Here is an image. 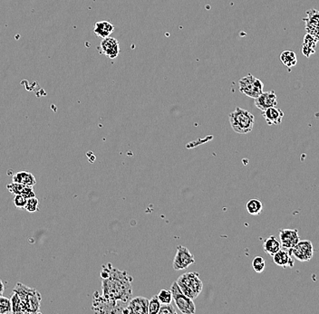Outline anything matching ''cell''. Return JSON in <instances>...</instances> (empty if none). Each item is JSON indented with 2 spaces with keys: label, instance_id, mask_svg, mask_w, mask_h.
I'll return each mask as SVG.
<instances>
[{
  "label": "cell",
  "instance_id": "1",
  "mask_svg": "<svg viewBox=\"0 0 319 314\" xmlns=\"http://www.w3.org/2000/svg\"><path fill=\"white\" fill-rule=\"evenodd\" d=\"M101 277L103 297L111 302L128 306L133 294V278L127 272L120 271L108 263L103 265Z\"/></svg>",
  "mask_w": 319,
  "mask_h": 314
},
{
  "label": "cell",
  "instance_id": "2",
  "mask_svg": "<svg viewBox=\"0 0 319 314\" xmlns=\"http://www.w3.org/2000/svg\"><path fill=\"white\" fill-rule=\"evenodd\" d=\"M21 299L26 314H39L41 295L36 289L27 287L26 285L18 283L13 290Z\"/></svg>",
  "mask_w": 319,
  "mask_h": 314
},
{
  "label": "cell",
  "instance_id": "3",
  "mask_svg": "<svg viewBox=\"0 0 319 314\" xmlns=\"http://www.w3.org/2000/svg\"><path fill=\"white\" fill-rule=\"evenodd\" d=\"M229 119L232 129L239 134L249 133L255 124L254 115L247 110L239 107L230 114Z\"/></svg>",
  "mask_w": 319,
  "mask_h": 314
},
{
  "label": "cell",
  "instance_id": "4",
  "mask_svg": "<svg viewBox=\"0 0 319 314\" xmlns=\"http://www.w3.org/2000/svg\"><path fill=\"white\" fill-rule=\"evenodd\" d=\"M176 282L181 292L193 301L198 298L203 289V283L200 278V274L196 272L183 273Z\"/></svg>",
  "mask_w": 319,
  "mask_h": 314
},
{
  "label": "cell",
  "instance_id": "5",
  "mask_svg": "<svg viewBox=\"0 0 319 314\" xmlns=\"http://www.w3.org/2000/svg\"><path fill=\"white\" fill-rule=\"evenodd\" d=\"M171 294L173 302L175 303L176 306L181 314H194L196 313V306L193 300L186 296L185 294L181 292L177 282H174L171 285Z\"/></svg>",
  "mask_w": 319,
  "mask_h": 314
},
{
  "label": "cell",
  "instance_id": "6",
  "mask_svg": "<svg viewBox=\"0 0 319 314\" xmlns=\"http://www.w3.org/2000/svg\"><path fill=\"white\" fill-rule=\"evenodd\" d=\"M239 91L247 97L256 99L263 93L264 84L259 79L254 77L252 74H247L239 80Z\"/></svg>",
  "mask_w": 319,
  "mask_h": 314
},
{
  "label": "cell",
  "instance_id": "7",
  "mask_svg": "<svg viewBox=\"0 0 319 314\" xmlns=\"http://www.w3.org/2000/svg\"><path fill=\"white\" fill-rule=\"evenodd\" d=\"M195 263V259L188 248L183 246L177 247L175 257L173 259V268L176 271L187 269L191 264Z\"/></svg>",
  "mask_w": 319,
  "mask_h": 314
},
{
  "label": "cell",
  "instance_id": "8",
  "mask_svg": "<svg viewBox=\"0 0 319 314\" xmlns=\"http://www.w3.org/2000/svg\"><path fill=\"white\" fill-rule=\"evenodd\" d=\"M291 254L297 260H299V262H309L312 259L314 254V248L312 243L309 240L299 241L296 245V247L291 250Z\"/></svg>",
  "mask_w": 319,
  "mask_h": 314
},
{
  "label": "cell",
  "instance_id": "9",
  "mask_svg": "<svg viewBox=\"0 0 319 314\" xmlns=\"http://www.w3.org/2000/svg\"><path fill=\"white\" fill-rule=\"evenodd\" d=\"M279 241L283 249L290 251L300 241L297 229H282L279 231Z\"/></svg>",
  "mask_w": 319,
  "mask_h": 314
},
{
  "label": "cell",
  "instance_id": "10",
  "mask_svg": "<svg viewBox=\"0 0 319 314\" xmlns=\"http://www.w3.org/2000/svg\"><path fill=\"white\" fill-rule=\"evenodd\" d=\"M149 299L141 296L131 299L124 314H149Z\"/></svg>",
  "mask_w": 319,
  "mask_h": 314
},
{
  "label": "cell",
  "instance_id": "11",
  "mask_svg": "<svg viewBox=\"0 0 319 314\" xmlns=\"http://www.w3.org/2000/svg\"><path fill=\"white\" fill-rule=\"evenodd\" d=\"M306 23V32L316 37L319 41V10L310 9L307 12V17L304 18Z\"/></svg>",
  "mask_w": 319,
  "mask_h": 314
},
{
  "label": "cell",
  "instance_id": "12",
  "mask_svg": "<svg viewBox=\"0 0 319 314\" xmlns=\"http://www.w3.org/2000/svg\"><path fill=\"white\" fill-rule=\"evenodd\" d=\"M100 49L105 57H109L110 59H115L120 53L118 40L110 36L103 38L100 44Z\"/></svg>",
  "mask_w": 319,
  "mask_h": 314
},
{
  "label": "cell",
  "instance_id": "13",
  "mask_svg": "<svg viewBox=\"0 0 319 314\" xmlns=\"http://www.w3.org/2000/svg\"><path fill=\"white\" fill-rule=\"evenodd\" d=\"M277 104H278V98H277V94L274 91H269L266 93L263 92L257 98L255 99V105L261 112L271 107H276Z\"/></svg>",
  "mask_w": 319,
  "mask_h": 314
},
{
  "label": "cell",
  "instance_id": "14",
  "mask_svg": "<svg viewBox=\"0 0 319 314\" xmlns=\"http://www.w3.org/2000/svg\"><path fill=\"white\" fill-rule=\"evenodd\" d=\"M274 263L278 266L283 268H292L294 266V260L290 251L281 248L278 252L272 256Z\"/></svg>",
  "mask_w": 319,
  "mask_h": 314
},
{
  "label": "cell",
  "instance_id": "15",
  "mask_svg": "<svg viewBox=\"0 0 319 314\" xmlns=\"http://www.w3.org/2000/svg\"><path fill=\"white\" fill-rule=\"evenodd\" d=\"M262 116L268 125L276 126L282 123L284 113L279 108L271 107V108L267 109L266 111H263Z\"/></svg>",
  "mask_w": 319,
  "mask_h": 314
},
{
  "label": "cell",
  "instance_id": "16",
  "mask_svg": "<svg viewBox=\"0 0 319 314\" xmlns=\"http://www.w3.org/2000/svg\"><path fill=\"white\" fill-rule=\"evenodd\" d=\"M7 189L10 191L12 194L14 195H22L25 196L27 199L31 198V197H35L36 194L34 192V188L31 186L24 185V184H20V183H16V182H12V184L6 186Z\"/></svg>",
  "mask_w": 319,
  "mask_h": 314
},
{
  "label": "cell",
  "instance_id": "17",
  "mask_svg": "<svg viewBox=\"0 0 319 314\" xmlns=\"http://www.w3.org/2000/svg\"><path fill=\"white\" fill-rule=\"evenodd\" d=\"M114 31V26L112 23L108 21H99L94 24L93 32L94 34L101 38H106L111 36Z\"/></svg>",
  "mask_w": 319,
  "mask_h": 314
},
{
  "label": "cell",
  "instance_id": "18",
  "mask_svg": "<svg viewBox=\"0 0 319 314\" xmlns=\"http://www.w3.org/2000/svg\"><path fill=\"white\" fill-rule=\"evenodd\" d=\"M318 42L319 40L312 35H310L309 33L306 34V36H304L303 45H302V54L305 57L309 58L312 55H314Z\"/></svg>",
  "mask_w": 319,
  "mask_h": 314
},
{
  "label": "cell",
  "instance_id": "19",
  "mask_svg": "<svg viewBox=\"0 0 319 314\" xmlns=\"http://www.w3.org/2000/svg\"><path fill=\"white\" fill-rule=\"evenodd\" d=\"M281 248H282V247H281L280 241H278V239L276 237H273V236L267 238L265 240L264 244H263L264 252H266L268 255H270V256H273Z\"/></svg>",
  "mask_w": 319,
  "mask_h": 314
},
{
  "label": "cell",
  "instance_id": "20",
  "mask_svg": "<svg viewBox=\"0 0 319 314\" xmlns=\"http://www.w3.org/2000/svg\"><path fill=\"white\" fill-rule=\"evenodd\" d=\"M12 182H16L24 185L31 186V187H34L36 184V179L34 175L30 172H26V171H20L16 173L12 177Z\"/></svg>",
  "mask_w": 319,
  "mask_h": 314
},
{
  "label": "cell",
  "instance_id": "21",
  "mask_svg": "<svg viewBox=\"0 0 319 314\" xmlns=\"http://www.w3.org/2000/svg\"><path fill=\"white\" fill-rule=\"evenodd\" d=\"M246 209L249 215H252V216L259 215L263 210L262 202L257 198H252L247 201L246 204Z\"/></svg>",
  "mask_w": 319,
  "mask_h": 314
},
{
  "label": "cell",
  "instance_id": "22",
  "mask_svg": "<svg viewBox=\"0 0 319 314\" xmlns=\"http://www.w3.org/2000/svg\"><path fill=\"white\" fill-rule=\"evenodd\" d=\"M280 61L284 65L291 68L295 66L298 63V58L293 51H284L280 55Z\"/></svg>",
  "mask_w": 319,
  "mask_h": 314
},
{
  "label": "cell",
  "instance_id": "23",
  "mask_svg": "<svg viewBox=\"0 0 319 314\" xmlns=\"http://www.w3.org/2000/svg\"><path fill=\"white\" fill-rule=\"evenodd\" d=\"M12 305V314H26L23 306V303L17 294L14 293L10 298Z\"/></svg>",
  "mask_w": 319,
  "mask_h": 314
},
{
  "label": "cell",
  "instance_id": "24",
  "mask_svg": "<svg viewBox=\"0 0 319 314\" xmlns=\"http://www.w3.org/2000/svg\"><path fill=\"white\" fill-rule=\"evenodd\" d=\"M12 313V305L10 299L0 295V314H10Z\"/></svg>",
  "mask_w": 319,
  "mask_h": 314
},
{
  "label": "cell",
  "instance_id": "25",
  "mask_svg": "<svg viewBox=\"0 0 319 314\" xmlns=\"http://www.w3.org/2000/svg\"><path fill=\"white\" fill-rule=\"evenodd\" d=\"M158 298H159L160 302L161 304H171L173 298H172V294L170 290H166V289H162L159 292V294H157Z\"/></svg>",
  "mask_w": 319,
  "mask_h": 314
},
{
  "label": "cell",
  "instance_id": "26",
  "mask_svg": "<svg viewBox=\"0 0 319 314\" xmlns=\"http://www.w3.org/2000/svg\"><path fill=\"white\" fill-rule=\"evenodd\" d=\"M252 267L254 271L257 273H261L266 267V261L261 256H256L253 259Z\"/></svg>",
  "mask_w": 319,
  "mask_h": 314
},
{
  "label": "cell",
  "instance_id": "27",
  "mask_svg": "<svg viewBox=\"0 0 319 314\" xmlns=\"http://www.w3.org/2000/svg\"><path fill=\"white\" fill-rule=\"evenodd\" d=\"M161 306V303L160 302L159 298L157 295L154 296L153 298L150 299L149 301V314H159L160 309Z\"/></svg>",
  "mask_w": 319,
  "mask_h": 314
},
{
  "label": "cell",
  "instance_id": "28",
  "mask_svg": "<svg viewBox=\"0 0 319 314\" xmlns=\"http://www.w3.org/2000/svg\"><path fill=\"white\" fill-rule=\"evenodd\" d=\"M39 206V201L35 196V197H31V198L27 199L25 209L29 213H35V212L39 210V206Z\"/></svg>",
  "mask_w": 319,
  "mask_h": 314
},
{
  "label": "cell",
  "instance_id": "29",
  "mask_svg": "<svg viewBox=\"0 0 319 314\" xmlns=\"http://www.w3.org/2000/svg\"><path fill=\"white\" fill-rule=\"evenodd\" d=\"M26 203H27V198L25 197L22 195H15V198H14V204L17 208H21V209H25Z\"/></svg>",
  "mask_w": 319,
  "mask_h": 314
},
{
  "label": "cell",
  "instance_id": "30",
  "mask_svg": "<svg viewBox=\"0 0 319 314\" xmlns=\"http://www.w3.org/2000/svg\"><path fill=\"white\" fill-rule=\"evenodd\" d=\"M160 314H177V311L174 309L172 304H161L159 311Z\"/></svg>",
  "mask_w": 319,
  "mask_h": 314
},
{
  "label": "cell",
  "instance_id": "31",
  "mask_svg": "<svg viewBox=\"0 0 319 314\" xmlns=\"http://www.w3.org/2000/svg\"><path fill=\"white\" fill-rule=\"evenodd\" d=\"M4 291H5V285H4V283H3V282H2L1 279H0V295H3Z\"/></svg>",
  "mask_w": 319,
  "mask_h": 314
}]
</instances>
